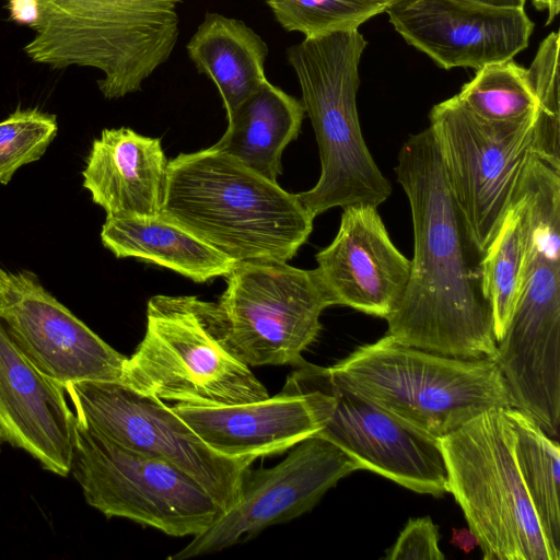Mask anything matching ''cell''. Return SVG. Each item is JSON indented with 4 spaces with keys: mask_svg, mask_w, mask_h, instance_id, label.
Instances as JSON below:
<instances>
[{
    "mask_svg": "<svg viewBox=\"0 0 560 560\" xmlns=\"http://www.w3.org/2000/svg\"><path fill=\"white\" fill-rule=\"evenodd\" d=\"M415 238L410 276L385 318L397 342L463 359L497 355L485 249L455 200L431 129L409 136L395 167Z\"/></svg>",
    "mask_w": 560,
    "mask_h": 560,
    "instance_id": "cell-1",
    "label": "cell"
},
{
    "mask_svg": "<svg viewBox=\"0 0 560 560\" xmlns=\"http://www.w3.org/2000/svg\"><path fill=\"white\" fill-rule=\"evenodd\" d=\"M161 215L236 262H288L315 219L298 194L211 147L168 161Z\"/></svg>",
    "mask_w": 560,
    "mask_h": 560,
    "instance_id": "cell-2",
    "label": "cell"
},
{
    "mask_svg": "<svg viewBox=\"0 0 560 560\" xmlns=\"http://www.w3.org/2000/svg\"><path fill=\"white\" fill-rule=\"evenodd\" d=\"M327 369L339 387L435 439L487 410L512 407L494 360L425 351L389 335Z\"/></svg>",
    "mask_w": 560,
    "mask_h": 560,
    "instance_id": "cell-3",
    "label": "cell"
},
{
    "mask_svg": "<svg viewBox=\"0 0 560 560\" xmlns=\"http://www.w3.org/2000/svg\"><path fill=\"white\" fill-rule=\"evenodd\" d=\"M180 0H37L30 59L54 69L100 70L107 100L141 90L171 57L179 36Z\"/></svg>",
    "mask_w": 560,
    "mask_h": 560,
    "instance_id": "cell-4",
    "label": "cell"
},
{
    "mask_svg": "<svg viewBox=\"0 0 560 560\" xmlns=\"http://www.w3.org/2000/svg\"><path fill=\"white\" fill-rule=\"evenodd\" d=\"M366 45L359 30H351L304 38L287 50L319 150L320 176L298 194L314 218L335 207H378L392 194L363 139L357 109Z\"/></svg>",
    "mask_w": 560,
    "mask_h": 560,
    "instance_id": "cell-5",
    "label": "cell"
},
{
    "mask_svg": "<svg viewBox=\"0 0 560 560\" xmlns=\"http://www.w3.org/2000/svg\"><path fill=\"white\" fill-rule=\"evenodd\" d=\"M120 383L179 405L222 407L264 400L266 387L238 359L217 303L195 295H154L147 329Z\"/></svg>",
    "mask_w": 560,
    "mask_h": 560,
    "instance_id": "cell-6",
    "label": "cell"
},
{
    "mask_svg": "<svg viewBox=\"0 0 560 560\" xmlns=\"http://www.w3.org/2000/svg\"><path fill=\"white\" fill-rule=\"evenodd\" d=\"M447 488L485 560H559L540 528L513 450L505 408L487 410L438 439Z\"/></svg>",
    "mask_w": 560,
    "mask_h": 560,
    "instance_id": "cell-7",
    "label": "cell"
},
{
    "mask_svg": "<svg viewBox=\"0 0 560 560\" xmlns=\"http://www.w3.org/2000/svg\"><path fill=\"white\" fill-rule=\"evenodd\" d=\"M70 474L85 501L107 517H121L168 536H197L223 512L175 465L126 448L78 419Z\"/></svg>",
    "mask_w": 560,
    "mask_h": 560,
    "instance_id": "cell-8",
    "label": "cell"
},
{
    "mask_svg": "<svg viewBox=\"0 0 560 560\" xmlns=\"http://www.w3.org/2000/svg\"><path fill=\"white\" fill-rule=\"evenodd\" d=\"M535 119L536 115L515 121L486 120L457 95L430 110L429 128L450 188L485 250L536 155Z\"/></svg>",
    "mask_w": 560,
    "mask_h": 560,
    "instance_id": "cell-9",
    "label": "cell"
},
{
    "mask_svg": "<svg viewBox=\"0 0 560 560\" xmlns=\"http://www.w3.org/2000/svg\"><path fill=\"white\" fill-rule=\"evenodd\" d=\"M283 388L305 396L319 423L316 433L371 470L418 493L448 492L438 439L339 387L328 369L305 362Z\"/></svg>",
    "mask_w": 560,
    "mask_h": 560,
    "instance_id": "cell-10",
    "label": "cell"
},
{
    "mask_svg": "<svg viewBox=\"0 0 560 560\" xmlns=\"http://www.w3.org/2000/svg\"><path fill=\"white\" fill-rule=\"evenodd\" d=\"M225 278L217 304L238 359L249 368L304 364L302 353L320 331L323 311L331 306L315 270L243 261Z\"/></svg>",
    "mask_w": 560,
    "mask_h": 560,
    "instance_id": "cell-11",
    "label": "cell"
},
{
    "mask_svg": "<svg viewBox=\"0 0 560 560\" xmlns=\"http://www.w3.org/2000/svg\"><path fill=\"white\" fill-rule=\"evenodd\" d=\"M63 388L83 425L126 448L175 465L223 514L237 504L242 471L254 460L217 453L163 400L120 382L85 381Z\"/></svg>",
    "mask_w": 560,
    "mask_h": 560,
    "instance_id": "cell-12",
    "label": "cell"
},
{
    "mask_svg": "<svg viewBox=\"0 0 560 560\" xmlns=\"http://www.w3.org/2000/svg\"><path fill=\"white\" fill-rule=\"evenodd\" d=\"M362 469L342 448L314 434L294 445L271 468H244L238 502L172 559L185 560L246 541L265 528L312 510L345 476Z\"/></svg>",
    "mask_w": 560,
    "mask_h": 560,
    "instance_id": "cell-13",
    "label": "cell"
},
{
    "mask_svg": "<svg viewBox=\"0 0 560 560\" xmlns=\"http://www.w3.org/2000/svg\"><path fill=\"white\" fill-rule=\"evenodd\" d=\"M0 319L27 360L62 387L121 381L127 357L47 292L32 272H8Z\"/></svg>",
    "mask_w": 560,
    "mask_h": 560,
    "instance_id": "cell-14",
    "label": "cell"
},
{
    "mask_svg": "<svg viewBox=\"0 0 560 560\" xmlns=\"http://www.w3.org/2000/svg\"><path fill=\"white\" fill-rule=\"evenodd\" d=\"M390 24L439 67H482L513 59L534 30L524 9H502L474 0H401L386 7Z\"/></svg>",
    "mask_w": 560,
    "mask_h": 560,
    "instance_id": "cell-15",
    "label": "cell"
},
{
    "mask_svg": "<svg viewBox=\"0 0 560 560\" xmlns=\"http://www.w3.org/2000/svg\"><path fill=\"white\" fill-rule=\"evenodd\" d=\"M331 305L386 318L407 287L411 260L392 242L374 206L343 209L332 242L315 256Z\"/></svg>",
    "mask_w": 560,
    "mask_h": 560,
    "instance_id": "cell-16",
    "label": "cell"
},
{
    "mask_svg": "<svg viewBox=\"0 0 560 560\" xmlns=\"http://www.w3.org/2000/svg\"><path fill=\"white\" fill-rule=\"evenodd\" d=\"M65 394L20 351L0 319V434L61 477L70 475L77 422Z\"/></svg>",
    "mask_w": 560,
    "mask_h": 560,
    "instance_id": "cell-17",
    "label": "cell"
},
{
    "mask_svg": "<svg viewBox=\"0 0 560 560\" xmlns=\"http://www.w3.org/2000/svg\"><path fill=\"white\" fill-rule=\"evenodd\" d=\"M172 408L210 448L232 458L280 454L320 430L305 396L287 388L254 402Z\"/></svg>",
    "mask_w": 560,
    "mask_h": 560,
    "instance_id": "cell-18",
    "label": "cell"
},
{
    "mask_svg": "<svg viewBox=\"0 0 560 560\" xmlns=\"http://www.w3.org/2000/svg\"><path fill=\"white\" fill-rule=\"evenodd\" d=\"M167 163L160 138L127 127L104 129L86 158L83 187L106 218H156L162 213Z\"/></svg>",
    "mask_w": 560,
    "mask_h": 560,
    "instance_id": "cell-19",
    "label": "cell"
},
{
    "mask_svg": "<svg viewBox=\"0 0 560 560\" xmlns=\"http://www.w3.org/2000/svg\"><path fill=\"white\" fill-rule=\"evenodd\" d=\"M304 116L300 100L267 80L228 116L226 131L211 148L277 182L281 155L298 138Z\"/></svg>",
    "mask_w": 560,
    "mask_h": 560,
    "instance_id": "cell-20",
    "label": "cell"
},
{
    "mask_svg": "<svg viewBox=\"0 0 560 560\" xmlns=\"http://www.w3.org/2000/svg\"><path fill=\"white\" fill-rule=\"evenodd\" d=\"M101 240L117 258H136L198 283L226 277L237 264L163 215L106 218Z\"/></svg>",
    "mask_w": 560,
    "mask_h": 560,
    "instance_id": "cell-21",
    "label": "cell"
},
{
    "mask_svg": "<svg viewBox=\"0 0 560 560\" xmlns=\"http://www.w3.org/2000/svg\"><path fill=\"white\" fill-rule=\"evenodd\" d=\"M186 49L197 71L218 88L226 116L267 81L268 46L241 20L206 13Z\"/></svg>",
    "mask_w": 560,
    "mask_h": 560,
    "instance_id": "cell-22",
    "label": "cell"
},
{
    "mask_svg": "<svg viewBox=\"0 0 560 560\" xmlns=\"http://www.w3.org/2000/svg\"><path fill=\"white\" fill-rule=\"evenodd\" d=\"M517 467L546 540L560 557V450L525 412L509 407Z\"/></svg>",
    "mask_w": 560,
    "mask_h": 560,
    "instance_id": "cell-23",
    "label": "cell"
},
{
    "mask_svg": "<svg viewBox=\"0 0 560 560\" xmlns=\"http://www.w3.org/2000/svg\"><path fill=\"white\" fill-rule=\"evenodd\" d=\"M526 247V224L514 200L485 250V280L497 342L503 337L517 301Z\"/></svg>",
    "mask_w": 560,
    "mask_h": 560,
    "instance_id": "cell-24",
    "label": "cell"
},
{
    "mask_svg": "<svg viewBox=\"0 0 560 560\" xmlns=\"http://www.w3.org/2000/svg\"><path fill=\"white\" fill-rule=\"evenodd\" d=\"M456 95L469 110L490 121L521 120L536 115L538 107L527 69L513 59L477 70Z\"/></svg>",
    "mask_w": 560,
    "mask_h": 560,
    "instance_id": "cell-25",
    "label": "cell"
},
{
    "mask_svg": "<svg viewBox=\"0 0 560 560\" xmlns=\"http://www.w3.org/2000/svg\"><path fill=\"white\" fill-rule=\"evenodd\" d=\"M266 3L282 28L300 32L304 38L359 30L388 5L384 0H266Z\"/></svg>",
    "mask_w": 560,
    "mask_h": 560,
    "instance_id": "cell-26",
    "label": "cell"
},
{
    "mask_svg": "<svg viewBox=\"0 0 560 560\" xmlns=\"http://www.w3.org/2000/svg\"><path fill=\"white\" fill-rule=\"evenodd\" d=\"M559 45V34L551 32L540 43L527 74L538 101L536 155L560 170Z\"/></svg>",
    "mask_w": 560,
    "mask_h": 560,
    "instance_id": "cell-27",
    "label": "cell"
},
{
    "mask_svg": "<svg viewBox=\"0 0 560 560\" xmlns=\"http://www.w3.org/2000/svg\"><path fill=\"white\" fill-rule=\"evenodd\" d=\"M58 130L56 117L38 109H16L0 121V184L39 160Z\"/></svg>",
    "mask_w": 560,
    "mask_h": 560,
    "instance_id": "cell-28",
    "label": "cell"
},
{
    "mask_svg": "<svg viewBox=\"0 0 560 560\" xmlns=\"http://www.w3.org/2000/svg\"><path fill=\"white\" fill-rule=\"evenodd\" d=\"M386 559L444 560L439 547V530L431 517L410 518Z\"/></svg>",
    "mask_w": 560,
    "mask_h": 560,
    "instance_id": "cell-29",
    "label": "cell"
},
{
    "mask_svg": "<svg viewBox=\"0 0 560 560\" xmlns=\"http://www.w3.org/2000/svg\"><path fill=\"white\" fill-rule=\"evenodd\" d=\"M10 16L19 24H34L38 15L37 0H7Z\"/></svg>",
    "mask_w": 560,
    "mask_h": 560,
    "instance_id": "cell-30",
    "label": "cell"
},
{
    "mask_svg": "<svg viewBox=\"0 0 560 560\" xmlns=\"http://www.w3.org/2000/svg\"><path fill=\"white\" fill-rule=\"evenodd\" d=\"M451 542L466 553L478 546L477 538L469 528H454Z\"/></svg>",
    "mask_w": 560,
    "mask_h": 560,
    "instance_id": "cell-31",
    "label": "cell"
},
{
    "mask_svg": "<svg viewBox=\"0 0 560 560\" xmlns=\"http://www.w3.org/2000/svg\"><path fill=\"white\" fill-rule=\"evenodd\" d=\"M537 10H547L548 20L546 25H549L560 11V0H532Z\"/></svg>",
    "mask_w": 560,
    "mask_h": 560,
    "instance_id": "cell-32",
    "label": "cell"
},
{
    "mask_svg": "<svg viewBox=\"0 0 560 560\" xmlns=\"http://www.w3.org/2000/svg\"><path fill=\"white\" fill-rule=\"evenodd\" d=\"M485 5L502 9H524L526 0H474Z\"/></svg>",
    "mask_w": 560,
    "mask_h": 560,
    "instance_id": "cell-33",
    "label": "cell"
},
{
    "mask_svg": "<svg viewBox=\"0 0 560 560\" xmlns=\"http://www.w3.org/2000/svg\"><path fill=\"white\" fill-rule=\"evenodd\" d=\"M7 279H8V272L4 271L2 268H0V304L3 299V292L5 289V284H7Z\"/></svg>",
    "mask_w": 560,
    "mask_h": 560,
    "instance_id": "cell-34",
    "label": "cell"
},
{
    "mask_svg": "<svg viewBox=\"0 0 560 560\" xmlns=\"http://www.w3.org/2000/svg\"><path fill=\"white\" fill-rule=\"evenodd\" d=\"M385 2H387L388 4L390 3H395V2H398V1H401V0H384Z\"/></svg>",
    "mask_w": 560,
    "mask_h": 560,
    "instance_id": "cell-35",
    "label": "cell"
},
{
    "mask_svg": "<svg viewBox=\"0 0 560 560\" xmlns=\"http://www.w3.org/2000/svg\"><path fill=\"white\" fill-rule=\"evenodd\" d=\"M2 443H3V440H2V436H1V434H0V451H1V445H2Z\"/></svg>",
    "mask_w": 560,
    "mask_h": 560,
    "instance_id": "cell-36",
    "label": "cell"
}]
</instances>
